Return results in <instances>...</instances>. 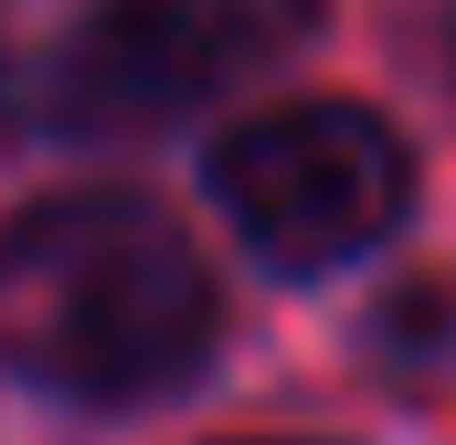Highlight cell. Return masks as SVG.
<instances>
[{
  "label": "cell",
  "instance_id": "1",
  "mask_svg": "<svg viewBox=\"0 0 456 445\" xmlns=\"http://www.w3.org/2000/svg\"><path fill=\"white\" fill-rule=\"evenodd\" d=\"M213 276L138 191H64L0 222V371L64 403H138L202 371Z\"/></svg>",
  "mask_w": 456,
  "mask_h": 445
},
{
  "label": "cell",
  "instance_id": "2",
  "mask_svg": "<svg viewBox=\"0 0 456 445\" xmlns=\"http://www.w3.org/2000/svg\"><path fill=\"white\" fill-rule=\"evenodd\" d=\"M213 202L276 276H330L403 222L414 159L371 107H340V96L265 107L255 127H233L213 149Z\"/></svg>",
  "mask_w": 456,
  "mask_h": 445
},
{
  "label": "cell",
  "instance_id": "3",
  "mask_svg": "<svg viewBox=\"0 0 456 445\" xmlns=\"http://www.w3.org/2000/svg\"><path fill=\"white\" fill-rule=\"evenodd\" d=\"M319 32V0H96L86 32L53 53V117L64 127H159L191 117L276 53Z\"/></svg>",
  "mask_w": 456,
  "mask_h": 445
},
{
  "label": "cell",
  "instance_id": "4",
  "mask_svg": "<svg viewBox=\"0 0 456 445\" xmlns=\"http://www.w3.org/2000/svg\"><path fill=\"white\" fill-rule=\"evenodd\" d=\"M0 11H11V0H0Z\"/></svg>",
  "mask_w": 456,
  "mask_h": 445
}]
</instances>
